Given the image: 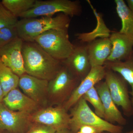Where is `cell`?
I'll return each instance as SVG.
<instances>
[{
  "label": "cell",
  "mask_w": 133,
  "mask_h": 133,
  "mask_svg": "<svg viewBox=\"0 0 133 133\" xmlns=\"http://www.w3.org/2000/svg\"><path fill=\"white\" fill-rule=\"evenodd\" d=\"M34 42L52 57L62 62L70 56L75 47L70 41L68 29L46 31Z\"/></svg>",
  "instance_id": "cell-4"
},
{
  "label": "cell",
  "mask_w": 133,
  "mask_h": 133,
  "mask_svg": "<svg viewBox=\"0 0 133 133\" xmlns=\"http://www.w3.org/2000/svg\"><path fill=\"white\" fill-rule=\"evenodd\" d=\"M32 122L51 127L57 131L70 128V116L62 105L38 110L31 115Z\"/></svg>",
  "instance_id": "cell-8"
},
{
  "label": "cell",
  "mask_w": 133,
  "mask_h": 133,
  "mask_svg": "<svg viewBox=\"0 0 133 133\" xmlns=\"http://www.w3.org/2000/svg\"><path fill=\"white\" fill-rule=\"evenodd\" d=\"M22 54L26 74L38 78L50 81L63 66L35 42H24Z\"/></svg>",
  "instance_id": "cell-1"
},
{
  "label": "cell",
  "mask_w": 133,
  "mask_h": 133,
  "mask_svg": "<svg viewBox=\"0 0 133 133\" xmlns=\"http://www.w3.org/2000/svg\"><path fill=\"white\" fill-rule=\"evenodd\" d=\"M87 102L90 103L94 109V112L100 118H104V110L102 101L95 87L82 97Z\"/></svg>",
  "instance_id": "cell-23"
},
{
  "label": "cell",
  "mask_w": 133,
  "mask_h": 133,
  "mask_svg": "<svg viewBox=\"0 0 133 133\" xmlns=\"http://www.w3.org/2000/svg\"><path fill=\"white\" fill-rule=\"evenodd\" d=\"M79 131L82 133H102L92 127L88 126H84L81 127Z\"/></svg>",
  "instance_id": "cell-27"
},
{
  "label": "cell",
  "mask_w": 133,
  "mask_h": 133,
  "mask_svg": "<svg viewBox=\"0 0 133 133\" xmlns=\"http://www.w3.org/2000/svg\"><path fill=\"white\" fill-rule=\"evenodd\" d=\"M116 11L121 19L122 26L119 32L133 38V12L124 0H115Z\"/></svg>",
  "instance_id": "cell-20"
},
{
  "label": "cell",
  "mask_w": 133,
  "mask_h": 133,
  "mask_svg": "<svg viewBox=\"0 0 133 133\" xmlns=\"http://www.w3.org/2000/svg\"><path fill=\"white\" fill-rule=\"evenodd\" d=\"M49 81L26 74L19 78V86L24 94L36 103L45 99L48 93Z\"/></svg>",
  "instance_id": "cell-14"
},
{
  "label": "cell",
  "mask_w": 133,
  "mask_h": 133,
  "mask_svg": "<svg viewBox=\"0 0 133 133\" xmlns=\"http://www.w3.org/2000/svg\"><path fill=\"white\" fill-rule=\"evenodd\" d=\"M106 69L104 66L92 67L87 76L80 82L70 97L64 103L63 107L68 111L79 100L100 81L104 79Z\"/></svg>",
  "instance_id": "cell-12"
},
{
  "label": "cell",
  "mask_w": 133,
  "mask_h": 133,
  "mask_svg": "<svg viewBox=\"0 0 133 133\" xmlns=\"http://www.w3.org/2000/svg\"><path fill=\"white\" fill-rule=\"evenodd\" d=\"M92 9L97 21L96 28L92 31L88 33H77L76 36L79 40L84 42L89 43L100 38H109L111 35V31L107 28L102 19V16L96 11L91 4L90 1H87Z\"/></svg>",
  "instance_id": "cell-19"
},
{
  "label": "cell",
  "mask_w": 133,
  "mask_h": 133,
  "mask_svg": "<svg viewBox=\"0 0 133 133\" xmlns=\"http://www.w3.org/2000/svg\"><path fill=\"white\" fill-rule=\"evenodd\" d=\"M70 128L74 132L79 131L81 127H92L101 132L122 133V126L111 124L100 118L93 111L88 103L81 97L71 108Z\"/></svg>",
  "instance_id": "cell-3"
},
{
  "label": "cell",
  "mask_w": 133,
  "mask_h": 133,
  "mask_svg": "<svg viewBox=\"0 0 133 133\" xmlns=\"http://www.w3.org/2000/svg\"><path fill=\"white\" fill-rule=\"evenodd\" d=\"M2 62L1 57V53H0V64L2 63Z\"/></svg>",
  "instance_id": "cell-32"
},
{
  "label": "cell",
  "mask_w": 133,
  "mask_h": 133,
  "mask_svg": "<svg viewBox=\"0 0 133 133\" xmlns=\"http://www.w3.org/2000/svg\"><path fill=\"white\" fill-rule=\"evenodd\" d=\"M37 0H2L3 5L16 17L34 6Z\"/></svg>",
  "instance_id": "cell-22"
},
{
  "label": "cell",
  "mask_w": 133,
  "mask_h": 133,
  "mask_svg": "<svg viewBox=\"0 0 133 133\" xmlns=\"http://www.w3.org/2000/svg\"><path fill=\"white\" fill-rule=\"evenodd\" d=\"M126 2L129 8L133 12V0H127Z\"/></svg>",
  "instance_id": "cell-28"
},
{
  "label": "cell",
  "mask_w": 133,
  "mask_h": 133,
  "mask_svg": "<svg viewBox=\"0 0 133 133\" xmlns=\"http://www.w3.org/2000/svg\"><path fill=\"white\" fill-rule=\"evenodd\" d=\"M102 133H110L108 132H103ZM125 133H133V129L131 130V131H128V132H127Z\"/></svg>",
  "instance_id": "cell-31"
},
{
  "label": "cell",
  "mask_w": 133,
  "mask_h": 133,
  "mask_svg": "<svg viewBox=\"0 0 133 133\" xmlns=\"http://www.w3.org/2000/svg\"><path fill=\"white\" fill-rule=\"evenodd\" d=\"M62 62L71 74L81 82L89 74L92 68L87 44L75 47L71 55Z\"/></svg>",
  "instance_id": "cell-11"
},
{
  "label": "cell",
  "mask_w": 133,
  "mask_h": 133,
  "mask_svg": "<svg viewBox=\"0 0 133 133\" xmlns=\"http://www.w3.org/2000/svg\"><path fill=\"white\" fill-rule=\"evenodd\" d=\"M31 122L30 113L12 111L3 102L0 103V130L9 133H24Z\"/></svg>",
  "instance_id": "cell-9"
},
{
  "label": "cell",
  "mask_w": 133,
  "mask_h": 133,
  "mask_svg": "<svg viewBox=\"0 0 133 133\" xmlns=\"http://www.w3.org/2000/svg\"><path fill=\"white\" fill-rule=\"evenodd\" d=\"M55 133H72V132L69 129H65L57 131Z\"/></svg>",
  "instance_id": "cell-30"
},
{
  "label": "cell",
  "mask_w": 133,
  "mask_h": 133,
  "mask_svg": "<svg viewBox=\"0 0 133 133\" xmlns=\"http://www.w3.org/2000/svg\"><path fill=\"white\" fill-rule=\"evenodd\" d=\"M3 103L10 109L30 113L36 109L38 104L17 88L5 95Z\"/></svg>",
  "instance_id": "cell-17"
},
{
  "label": "cell",
  "mask_w": 133,
  "mask_h": 133,
  "mask_svg": "<svg viewBox=\"0 0 133 133\" xmlns=\"http://www.w3.org/2000/svg\"><path fill=\"white\" fill-rule=\"evenodd\" d=\"M70 17L63 14L56 16L42 17L40 18H23L16 25L19 38L24 42H34L35 39L51 30L69 29Z\"/></svg>",
  "instance_id": "cell-2"
},
{
  "label": "cell",
  "mask_w": 133,
  "mask_h": 133,
  "mask_svg": "<svg viewBox=\"0 0 133 133\" xmlns=\"http://www.w3.org/2000/svg\"><path fill=\"white\" fill-rule=\"evenodd\" d=\"M57 131L51 127L39 124H36L24 133H55Z\"/></svg>",
  "instance_id": "cell-26"
},
{
  "label": "cell",
  "mask_w": 133,
  "mask_h": 133,
  "mask_svg": "<svg viewBox=\"0 0 133 133\" xmlns=\"http://www.w3.org/2000/svg\"><path fill=\"white\" fill-rule=\"evenodd\" d=\"M5 97L4 92L1 84H0V103L2 102L3 98Z\"/></svg>",
  "instance_id": "cell-29"
},
{
  "label": "cell",
  "mask_w": 133,
  "mask_h": 133,
  "mask_svg": "<svg viewBox=\"0 0 133 133\" xmlns=\"http://www.w3.org/2000/svg\"><path fill=\"white\" fill-rule=\"evenodd\" d=\"M19 78V76L3 63L0 64V84L5 96L10 91L17 88Z\"/></svg>",
  "instance_id": "cell-21"
},
{
  "label": "cell",
  "mask_w": 133,
  "mask_h": 133,
  "mask_svg": "<svg viewBox=\"0 0 133 133\" xmlns=\"http://www.w3.org/2000/svg\"><path fill=\"white\" fill-rule=\"evenodd\" d=\"M19 20L0 2V29L16 26Z\"/></svg>",
  "instance_id": "cell-24"
},
{
  "label": "cell",
  "mask_w": 133,
  "mask_h": 133,
  "mask_svg": "<svg viewBox=\"0 0 133 133\" xmlns=\"http://www.w3.org/2000/svg\"><path fill=\"white\" fill-rule=\"evenodd\" d=\"M112 44L111 54L107 61H124L133 52V38L119 31H114L109 37Z\"/></svg>",
  "instance_id": "cell-15"
},
{
  "label": "cell",
  "mask_w": 133,
  "mask_h": 133,
  "mask_svg": "<svg viewBox=\"0 0 133 133\" xmlns=\"http://www.w3.org/2000/svg\"><path fill=\"white\" fill-rule=\"evenodd\" d=\"M76 133H81V132H80V131H79L78 132H76Z\"/></svg>",
  "instance_id": "cell-33"
},
{
  "label": "cell",
  "mask_w": 133,
  "mask_h": 133,
  "mask_svg": "<svg viewBox=\"0 0 133 133\" xmlns=\"http://www.w3.org/2000/svg\"><path fill=\"white\" fill-rule=\"evenodd\" d=\"M80 82L63 64L56 76L49 81L48 93L55 103L61 105L70 97Z\"/></svg>",
  "instance_id": "cell-7"
},
{
  "label": "cell",
  "mask_w": 133,
  "mask_h": 133,
  "mask_svg": "<svg viewBox=\"0 0 133 133\" xmlns=\"http://www.w3.org/2000/svg\"><path fill=\"white\" fill-rule=\"evenodd\" d=\"M104 66L107 69L118 73L131 86L130 94L131 96L133 115V52L131 56L125 60L114 62L106 61Z\"/></svg>",
  "instance_id": "cell-18"
},
{
  "label": "cell",
  "mask_w": 133,
  "mask_h": 133,
  "mask_svg": "<svg viewBox=\"0 0 133 133\" xmlns=\"http://www.w3.org/2000/svg\"><path fill=\"white\" fill-rule=\"evenodd\" d=\"M18 37L16 25L0 29V48L7 45Z\"/></svg>",
  "instance_id": "cell-25"
},
{
  "label": "cell",
  "mask_w": 133,
  "mask_h": 133,
  "mask_svg": "<svg viewBox=\"0 0 133 133\" xmlns=\"http://www.w3.org/2000/svg\"><path fill=\"white\" fill-rule=\"evenodd\" d=\"M82 12L80 2L70 0L38 1L32 8L22 14L19 17L36 18L39 16H52L59 13L69 17L79 16Z\"/></svg>",
  "instance_id": "cell-5"
},
{
  "label": "cell",
  "mask_w": 133,
  "mask_h": 133,
  "mask_svg": "<svg viewBox=\"0 0 133 133\" xmlns=\"http://www.w3.org/2000/svg\"><path fill=\"white\" fill-rule=\"evenodd\" d=\"M102 101L104 110V119L111 124L116 123L119 125H125L127 119L122 115L112 99L105 81H101L95 86Z\"/></svg>",
  "instance_id": "cell-13"
},
{
  "label": "cell",
  "mask_w": 133,
  "mask_h": 133,
  "mask_svg": "<svg viewBox=\"0 0 133 133\" xmlns=\"http://www.w3.org/2000/svg\"><path fill=\"white\" fill-rule=\"evenodd\" d=\"M23 42L21 38L18 37L0 48L3 64L19 77L26 73L22 54Z\"/></svg>",
  "instance_id": "cell-10"
},
{
  "label": "cell",
  "mask_w": 133,
  "mask_h": 133,
  "mask_svg": "<svg viewBox=\"0 0 133 133\" xmlns=\"http://www.w3.org/2000/svg\"><path fill=\"white\" fill-rule=\"evenodd\" d=\"M104 79L115 104L121 107L125 116H133L128 84L126 80L118 73L107 69Z\"/></svg>",
  "instance_id": "cell-6"
},
{
  "label": "cell",
  "mask_w": 133,
  "mask_h": 133,
  "mask_svg": "<svg viewBox=\"0 0 133 133\" xmlns=\"http://www.w3.org/2000/svg\"><path fill=\"white\" fill-rule=\"evenodd\" d=\"M91 67L104 66L111 54L112 44L109 38H99L87 44Z\"/></svg>",
  "instance_id": "cell-16"
}]
</instances>
